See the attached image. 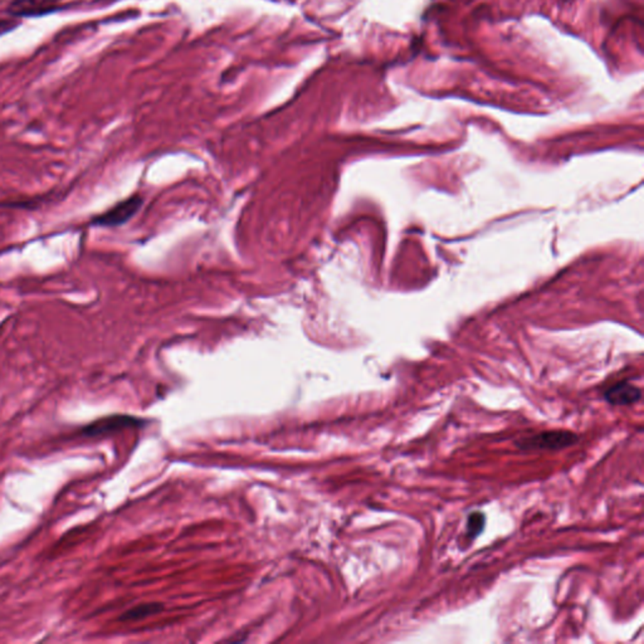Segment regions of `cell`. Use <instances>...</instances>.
Segmentation results:
<instances>
[{
    "label": "cell",
    "instance_id": "cell-1",
    "mask_svg": "<svg viewBox=\"0 0 644 644\" xmlns=\"http://www.w3.org/2000/svg\"><path fill=\"white\" fill-rule=\"evenodd\" d=\"M579 437L571 431H547L540 434L530 436L516 440V445L521 450H561L576 444Z\"/></svg>",
    "mask_w": 644,
    "mask_h": 644
},
{
    "label": "cell",
    "instance_id": "cell-2",
    "mask_svg": "<svg viewBox=\"0 0 644 644\" xmlns=\"http://www.w3.org/2000/svg\"><path fill=\"white\" fill-rule=\"evenodd\" d=\"M142 199L140 196H131L126 201H120L119 204L111 209L93 218V226L97 227H117L134 217L136 211L140 209Z\"/></svg>",
    "mask_w": 644,
    "mask_h": 644
},
{
    "label": "cell",
    "instance_id": "cell-3",
    "mask_svg": "<svg viewBox=\"0 0 644 644\" xmlns=\"http://www.w3.org/2000/svg\"><path fill=\"white\" fill-rule=\"evenodd\" d=\"M60 1L62 0H11L6 11L16 18L43 16L46 13L55 11Z\"/></svg>",
    "mask_w": 644,
    "mask_h": 644
},
{
    "label": "cell",
    "instance_id": "cell-4",
    "mask_svg": "<svg viewBox=\"0 0 644 644\" xmlns=\"http://www.w3.org/2000/svg\"><path fill=\"white\" fill-rule=\"evenodd\" d=\"M642 399V390L637 385L627 381L613 385L611 389L606 390V401L611 406H633Z\"/></svg>",
    "mask_w": 644,
    "mask_h": 644
},
{
    "label": "cell",
    "instance_id": "cell-5",
    "mask_svg": "<svg viewBox=\"0 0 644 644\" xmlns=\"http://www.w3.org/2000/svg\"><path fill=\"white\" fill-rule=\"evenodd\" d=\"M137 419L127 416H114V417L105 418L101 421L90 424L83 429V434L87 437H96L102 434L111 433L115 431H120L124 428L132 427L137 424Z\"/></svg>",
    "mask_w": 644,
    "mask_h": 644
},
{
    "label": "cell",
    "instance_id": "cell-6",
    "mask_svg": "<svg viewBox=\"0 0 644 644\" xmlns=\"http://www.w3.org/2000/svg\"><path fill=\"white\" fill-rule=\"evenodd\" d=\"M163 604L160 603H149V604H141V606H135L130 611L125 612L120 621L122 622H130V621H140L144 618L150 617L154 614H157L163 611Z\"/></svg>",
    "mask_w": 644,
    "mask_h": 644
},
{
    "label": "cell",
    "instance_id": "cell-7",
    "mask_svg": "<svg viewBox=\"0 0 644 644\" xmlns=\"http://www.w3.org/2000/svg\"><path fill=\"white\" fill-rule=\"evenodd\" d=\"M486 526V516L482 512H472L467 519L466 535L468 539L475 540L481 535Z\"/></svg>",
    "mask_w": 644,
    "mask_h": 644
},
{
    "label": "cell",
    "instance_id": "cell-8",
    "mask_svg": "<svg viewBox=\"0 0 644 644\" xmlns=\"http://www.w3.org/2000/svg\"><path fill=\"white\" fill-rule=\"evenodd\" d=\"M19 26V22L11 21V19H0V36L11 32L13 29H16Z\"/></svg>",
    "mask_w": 644,
    "mask_h": 644
}]
</instances>
